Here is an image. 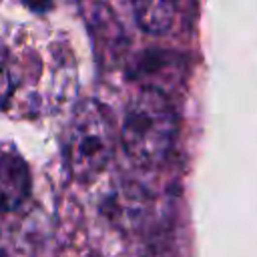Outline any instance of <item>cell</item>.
<instances>
[{
	"instance_id": "2",
	"label": "cell",
	"mask_w": 257,
	"mask_h": 257,
	"mask_svg": "<svg viewBox=\"0 0 257 257\" xmlns=\"http://www.w3.org/2000/svg\"><path fill=\"white\" fill-rule=\"evenodd\" d=\"M177 131L179 120L169 98L157 88H143L126 106L120 141L135 165L155 167L169 155Z\"/></svg>"
},
{
	"instance_id": "6",
	"label": "cell",
	"mask_w": 257,
	"mask_h": 257,
	"mask_svg": "<svg viewBox=\"0 0 257 257\" xmlns=\"http://www.w3.org/2000/svg\"><path fill=\"white\" fill-rule=\"evenodd\" d=\"M24 4L34 12H46L52 6V0H24Z\"/></svg>"
},
{
	"instance_id": "3",
	"label": "cell",
	"mask_w": 257,
	"mask_h": 257,
	"mask_svg": "<svg viewBox=\"0 0 257 257\" xmlns=\"http://www.w3.org/2000/svg\"><path fill=\"white\" fill-rule=\"evenodd\" d=\"M116 126L104 104L98 100H82L64 133V161L76 181L98 177L116 149Z\"/></svg>"
},
{
	"instance_id": "1",
	"label": "cell",
	"mask_w": 257,
	"mask_h": 257,
	"mask_svg": "<svg viewBox=\"0 0 257 257\" xmlns=\"http://www.w3.org/2000/svg\"><path fill=\"white\" fill-rule=\"evenodd\" d=\"M76 92V66L66 48L32 38L0 44V110L18 116L50 114Z\"/></svg>"
},
{
	"instance_id": "4",
	"label": "cell",
	"mask_w": 257,
	"mask_h": 257,
	"mask_svg": "<svg viewBox=\"0 0 257 257\" xmlns=\"http://www.w3.org/2000/svg\"><path fill=\"white\" fill-rule=\"evenodd\" d=\"M30 193V171L14 149H0V211L18 209Z\"/></svg>"
},
{
	"instance_id": "5",
	"label": "cell",
	"mask_w": 257,
	"mask_h": 257,
	"mask_svg": "<svg viewBox=\"0 0 257 257\" xmlns=\"http://www.w3.org/2000/svg\"><path fill=\"white\" fill-rule=\"evenodd\" d=\"M131 6L143 30L161 34L171 28L179 0H131Z\"/></svg>"
}]
</instances>
